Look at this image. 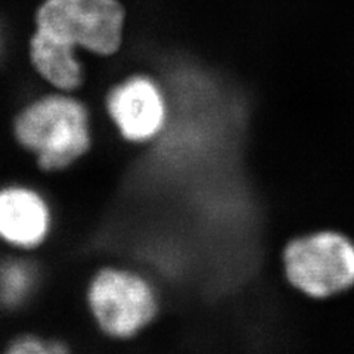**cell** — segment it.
<instances>
[{
    "label": "cell",
    "instance_id": "obj_1",
    "mask_svg": "<svg viewBox=\"0 0 354 354\" xmlns=\"http://www.w3.org/2000/svg\"><path fill=\"white\" fill-rule=\"evenodd\" d=\"M15 139L35 153L44 171L70 167L91 148V120L83 102L70 95H46L24 106L14 121Z\"/></svg>",
    "mask_w": 354,
    "mask_h": 354
},
{
    "label": "cell",
    "instance_id": "obj_2",
    "mask_svg": "<svg viewBox=\"0 0 354 354\" xmlns=\"http://www.w3.org/2000/svg\"><path fill=\"white\" fill-rule=\"evenodd\" d=\"M126 9L120 0H43L35 15V31L73 49L99 57L120 50Z\"/></svg>",
    "mask_w": 354,
    "mask_h": 354
},
{
    "label": "cell",
    "instance_id": "obj_3",
    "mask_svg": "<svg viewBox=\"0 0 354 354\" xmlns=\"http://www.w3.org/2000/svg\"><path fill=\"white\" fill-rule=\"evenodd\" d=\"M283 272L304 295H338L354 286V241L334 230L297 236L283 250Z\"/></svg>",
    "mask_w": 354,
    "mask_h": 354
},
{
    "label": "cell",
    "instance_id": "obj_4",
    "mask_svg": "<svg viewBox=\"0 0 354 354\" xmlns=\"http://www.w3.org/2000/svg\"><path fill=\"white\" fill-rule=\"evenodd\" d=\"M87 303L99 329L118 339L136 335L158 312L153 286L139 273L117 268H105L95 274Z\"/></svg>",
    "mask_w": 354,
    "mask_h": 354
},
{
    "label": "cell",
    "instance_id": "obj_5",
    "mask_svg": "<svg viewBox=\"0 0 354 354\" xmlns=\"http://www.w3.org/2000/svg\"><path fill=\"white\" fill-rule=\"evenodd\" d=\"M106 111L129 142H148L164 129L167 105L160 87L147 75H133L106 96Z\"/></svg>",
    "mask_w": 354,
    "mask_h": 354
},
{
    "label": "cell",
    "instance_id": "obj_6",
    "mask_svg": "<svg viewBox=\"0 0 354 354\" xmlns=\"http://www.w3.org/2000/svg\"><path fill=\"white\" fill-rule=\"evenodd\" d=\"M50 226L44 199L24 186L0 189V239L15 248H36L46 239Z\"/></svg>",
    "mask_w": 354,
    "mask_h": 354
},
{
    "label": "cell",
    "instance_id": "obj_7",
    "mask_svg": "<svg viewBox=\"0 0 354 354\" xmlns=\"http://www.w3.org/2000/svg\"><path fill=\"white\" fill-rule=\"evenodd\" d=\"M28 58L41 79L58 91L73 92L82 87L84 70L75 49L35 31L28 40Z\"/></svg>",
    "mask_w": 354,
    "mask_h": 354
},
{
    "label": "cell",
    "instance_id": "obj_8",
    "mask_svg": "<svg viewBox=\"0 0 354 354\" xmlns=\"http://www.w3.org/2000/svg\"><path fill=\"white\" fill-rule=\"evenodd\" d=\"M37 270L26 260L6 259L0 261V304L19 307L36 288Z\"/></svg>",
    "mask_w": 354,
    "mask_h": 354
},
{
    "label": "cell",
    "instance_id": "obj_9",
    "mask_svg": "<svg viewBox=\"0 0 354 354\" xmlns=\"http://www.w3.org/2000/svg\"><path fill=\"white\" fill-rule=\"evenodd\" d=\"M70 348L59 339H49L36 335H22L12 341L8 347V353L12 354H30V353H66Z\"/></svg>",
    "mask_w": 354,
    "mask_h": 354
},
{
    "label": "cell",
    "instance_id": "obj_10",
    "mask_svg": "<svg viewBox=\"0 0 354 354\" xmlns=\"http://www.w3.org/2000/svg\"><path fill=\"white\" fill-rule=\"evenodd\" d=\"M0 43H2V39H0Z\"/></svg>",
    "mask_w": 354,
    "mask_h": 354
}]
</instances>
